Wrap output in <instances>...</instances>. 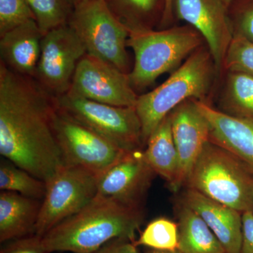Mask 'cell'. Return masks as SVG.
Listing matches in <instances>:
<instances>
[{"mask_svg": "<svg viewBox=\"0 0 253 253\" xmlns=\"http://www.w3.org/2000/svg\"><path fill=\"white\" fill-rule=\"evenodd\" d=\"M56 97L0 63V154L49 182L66 166L55 136Z\"/></svg>", "mask_w": 253, "mask_h": 253, "instance_id": "1", "label": "cell"}, {"mask_svg": "<svg viewBox=\"0 0 253 253\" xmlns=\"http://www.w3.org/2000/svg\"><path fill=\"white\" fill-rule=\"evenodd\" d=\"M144 210L96 196L87 206L42 237L49 253H93L116 239L134 241L144 221Z\"/></svg>", "mask_w": 253, "mask_h": 253, "instance_id": "2", "label": "cell"}, {"mask_svg": "<svg viewBox=\"0 0 253 253\" xmlns=\"http://www.w3.org/2000/svg\"><path fill=\"white\" fill-rule=\"evenodd\" d=\"M214 61L209 50L200 47L154 90L138 96L135 109L141 125L143 146L173 110L189 99L204 100L212 84ZM217 73V71H216Z\"/></svg>", "mask_w": 253, "mask_h": 253, "instance_id": "3", "label": "cell"}, {"mask_svg": "<svg viewBox=\"0 0 253 253\" xmlns=\"http://www.w3.org/2000/svg\"><path fill=\"white\" fill-rule=\"evenodd\" d=\"M186 188L241 213L253 212V172L227 149L209 141L191 169Z\"/></svg>", "mask_w": 253, "mask_h": 253, "instance_id": "4", "label": "cell"}, {"mask_svg": "<svg viewBox=\"0 0 253 253\" xmlns=\"http://www.w3.org/2000/svg\"><path fill=\"white\" fill-rule=\"evenodd\" d=\"M204 41L189 25L160 31H129L127 46L134 51V64L128 76L133 89L147 87L159 76L174 71L186 56L201 47Z\"/></svg>", "mask_w": 253, "mask_h": 253, "instance_id": "5", "label": "cell"}, {"mask_svg": "<svg viewBox=\"0 0 253 253\" xmlns=\"http://www.w3.org/2000/svg\"><path fill=\"white\" fill-rule=\"evenodd\" d=\"M68 24L79 37L86 54L129 74L126 46L129 31L105 0H86L74 5Z\"/></svg>", "mask_w": 253, "mask_h": 253, "instance_id": "6", "label": "cell"}, {"mask_svg": "<svg viewBox=\"0 0 253 253\" xmlns=\"http://www.w3.org/2000/svg\"><path fill=\"white\" fill-rule=\"evenodd\" d=\"M60 113L109 139L126 151L142 149V131L135 106H111L68 94L56 97Z\"/></svg>", "mask_w": 253, "mask_h": 253, "instance_id": "7", "label": "cell"}, {"mask_svg": "<svg viewBox=\"0 0 253 253\" xmlns=\"http://www.w3.org/2000/svg\"><path fill=\"white\" fill-rule=\"evenodd\" d=\"M99 176L77 166H65L46 183L36 228L43 237L65 219L87 206L97 194Z\"/></svg>", "mask_w": 253, "mask_h": 253, "instance_id": "8", "label": "cell"}, {"mask_svg": "<svg viewBox=\"0 0 253 253\" xmlns=\"http://www.w3.org/2000/svg\"><path fill=\"white\" fill-rule=\"evenodd\" d=\"M53 127L66 166L83 168L100 176L128 152L57 109Z\"/></svg>", "mask_w": 253, "mask_h": 253, "instance_id": "9", "label": "cell"}, {"mask_svg": "<svg viewBox=\"0 0 253 253\" xmlns=\"http://www.w3.org/2000/svg\"><path fill=\"white\" fill-rule=\"evenodd\" d=\"M86 54L84 44L69 25L54 28L43 36L34 78L55 97L65 94L78 63Z\"/></svg>", "mask_w": 253, "mask_h": 253, "instance_id": "10", "label": "cell"}, {"mask_svg": "<svg viewBox=\"0 0 253 253\" xmlns=\"http://www.w3.org/2000/svg\"><path fill=\"white\" fill-rule=\"evenodd\" d=\"M66 94L121 107L135 106L138 98L127 73L87 54L78 63Z\"/></svg>", "mask_w": 253, "mask_h": 253, "instance_id": "11", "label": "cell"}, {"mask_svg": "<svg viewBox=\"0 0 253 253\" xmlns=\"http://www.w3.org/2000/svg\"><path fill=\"white\" fill-rule=\"evenodd\" d=\"M156 175L144 150L129 151L99 176L96 196L144 210L145 197Z\"/></svg>", "mask_w": 253, "mask_h": 253, "instance_id": "12", "label": "cell"}, {"mask_svg": "<svg viewBox=\"0 0 253 253\" xmlns=\"http://www.w3.org/2000/svg\"><path fill=\"white\" fill-rule=\"evenodd\" d=\"M174 18L194 28L207 43L216 71L224 61L233 38L227 8L219 0H173Z\"/></svg>", "mask_w": 253, "mask_h": 253, "instance_id": "13", "label": "cell"}, {"mask_svg": "<svg viewBox=\"0 0 253 253\" xmlns=\"http://www.w3.org/2000/svg\"><path fill=\"white\" fill-rule=\"evenodd\" d=\"M170 114L178 156L177 173L170 189L178 192L185 186L195 163L210 141V126L195 99L184 101Z\"/></svg>", "mask_w": 253, "mask_h": 253, "instance_id": "14", "label": "cell"}, {"mask_svg": "<svg viewBox=\"0 0 253 253\" xmlns=\"http://www.w3.org/2000/svg\"><path fill=\"white\" fill-rule=\"evenodd\" d=\"M210 126V141L227 149L253 172V118L231 116L195 100Z\"/></svg>", "mask_w": 253, "mask_h": 253, "instance_id": "15", "label": "cell"}, {"mask_svg": "<svg viewBox=\"0 0 253 253\" xmlns=\"http://www.w3.org/2000/svg\"><path fill=\"white\" fill-rule=\"evenodd\" d=\"M181 200L206 221L225 253L241 252L242 213L189 188L183 193Z\"/></svg>", "mask_w": 253, "mask_h": 253, "instance_id": "16", "label": "cell"}, {"mask_svg": "<svg viewBox=\"0 0 253 253\" xmlns=\"http://www.w3.org/2000/svg\"><path fill=\"white\" fill-rule=\"evenodd\" d=\"M43 36L36 20H31L0 36V63L13 72L34 78Z\"/></svg>", "mask_w": 253, "mask_h": 253, "instance_id": "17", "label": "cell"}, {"mask_svg": "<svg viewBox=\"0 0 253 253\" xmlns=\"http://www.w3.org/2000/svg\"><path fill=\"white\" fill-rule=\"evenodd\" d=\"M42 201L11 191L0 194V241L36 234Z\"/></svg>", "mask_w": 253, "mask_h": 253, "instance_id": "18", "label": "cell"}, {"mask_svg": "<svg viewBox=\"0 0 253 253\" xmlns=\"http://www.w3.org/2000/svg\"><path fill=\"white\" fill-rule=\"evenodd\" d=\"M178 250L181 253H225L206 221L181 200L175 207Z\"/></svg>", "mask_w": 253, "mask_h": 253, "instance_id": "19", "label": "cell"}, {"mask_svg": "<svg viewBox=\"0 0 253 253\" xmlns=\"http://www.w3.org/2000/svg\"><path fill=\"white\" fill-rule=\"evenodd\" d=\"M144 150L145 158L157 175L168 181L169 187L176 179L178 156L169 113L150 136Z\"/></svg>", "mask_w": 253, "mask_h": 253, "instance_id": "20", "label": "cell"}, {"mask_svg": "<svg viewBox=\"0 0 253 253\" xmlns=\"http://www.w3.org/2000/svg\"><path fill=\"white\" fill-rule=\"evenodd\" d=\"M116 17L128 30L153 27L162 20L165 0H105Z\"/></svg>", "mask_w": 253, "mask_h": 253, "instance_id": "21", "label": "cell"}, {"mask_svg": "<svg viewBox=\"0 0 253 253\" xmlns=\"http://www.w3.org/2000/svg\"><path fill=\"white\" fill-rule=\"evenodd\" d=\"M223 106V112L231 116L253 118V76L229 72Z\"/></svg>", "mask_w": 253, "mask_h": 253, "instance_id": "22", "label": "cell"}, {"mask_svg": "<svg viewBox=\"0 0 253 253\" xmlns=\"http://www.w3.org/2000/svg\"><path fill=\"white\" fill-rule=\"evenodd\" d=\"M0 189L42 201L46 183L4 158L0 164Z\"/></svg>", "mask_w": 253, "mask_h": 253, "instance_id": "23", "label": "cell"}, {"mask_svg": "<svg viewBox=\"0 0 253 253\" xmlns=\"http://www.w3.org/2000/svg\"><path fill=\"white\" fill-rule=\"evenodd\" d=\"M40 29L46 34L68 24L74 9L72 0H27Z\"/></svg>", "mask_w": 253, "mask_h": 253, "instance_id": "24", "label": "cell"}, {"mask_svg": "<svg viewBox=\"0 0 253 253\" xmlns=\"http://www.w3.org/2000/svg\"><path fill=\"white\" fill-rule=\"evenodd\" d=\"M134 244L159 251H175L178 249L177 223L166 217L157 218L146 226Z\"/></svg>", "mask_w": 253, "mask_h": 253, "instance_id": "25", "label": "cell"}, {"mask_svg": "<svg viewBox=\"0 0 253 253\" xmlns=\"http://www.w3.org/2000/svg\"><path fill=\"white\" fill-rule=\"evenodd\" d=\"M224 68L229 72L253 76V42L241 36H233L224 59Z\"/></svg>", "mask_w": 253, "mask_h": 253, "instance_id": "26", "label": "cell"}, {"mask_svg": "<svg viewBox=\"0 0 253 253\" xmlns=\"http://www.w3.org/2000/svg\"><path fill=\"white\" fill-rule=\"evenodd\" d=\"M35 19L27 0H0V36Z\"/></svg>", "mask_w": 253, "mask_h": 253, "instance_id": "27", "label": "cell"}, {"mask_svg": "<svg viewBox=\"0 0 253 253\" xmlns=\"http://www.w3.org/2000/svg\"><path fill=\"white\" fill-rule=\"evenodd\" d=\"M233 36L253 42V0H234L227 8Z\"/></svg>", "mask_w": 253, "mask_h": 253, "instance_id": "28", "label": "cell"}, {"mask_svg": "<svg viewBox=\"0 0 253 253\" xmlns=\"http://www.w3.org/2000/svg\"><path fill=\"white\" fill-rule=\"evenodd\" d=\"M0 253H49L44 248L42 237L36 234L11 241Z\"/></svg>", "mask_w": 253, "mask_h": 253, "instance_id": "29", "label": "cell"}, {"mask_svg": "<svg viewBox=\"0 0 253 253\" xmlns=\"http://www.w3.org/2000/svg\"><path fill=\"white\" fill-rule=\"evenodd\" d=\"M93 253H139L134 241L127 239H113Z\"/></svg>", "mask_w": 253, "mask_h": 253, "instance_id": "30", "label": "cell"}, {"mask_svg": "<svg viewBox=\"0 0 253 253\" xmlns=\"http://www.w3.org/2000/svg\"><path fill=\"white\" fill-rule=\"evenodd\" d=\"M242 242L240 253H253V212L243 213Z\"/></svg>", "mask_w": 253, "mask_h": 253, "instance_id": "31", "label": "cell"}, {"mask_svg": "<svg viewBox=\"0 0 253 253\" xmlns=\"http://www.w3.org/2000/svg\"><path fill=\"white\" fill-rule=\"evenodd\" d=\"M174 11H173V0H165V9L162 20L159 26L163 28H167L172 25L174 20Z\"/></svg>", "mask_w": 253, "mask_h": 253, "instance_id": "32", "label": "cell"}, {"mask_svg": "<svg viewBox=\"0 0 253 253\" xmlns=\"http://www.w3.org/2000/svg\"><path fill=\"white\" fill-rule=\"evenodd\" d=\"M146 253H181L179 250L175 251H159V250L151 249Z\"/></svg>", "mask_w": 253, "mask_h": 253, "instance_id": "33", "label": "cell"}, {"mask_svg": "<svg viewBox=\"0 0 253 253\" xmlns=\"http://www.w3.org/2000/svg\"><path fill=\"white\" fill-rule=\"evenodd\" d=\"M224 6H226V8L229 7V5L234 1V0H219Z\"/></svg>", "mask_w": 253, "mask_h": 253, "instance_id": "34", "label": "cell"}, {"mask_svg": "<svg viewBox=\"0 0 253 253\" xmlns=\"http://www.w3.org/2000/svg\"><path fill=\"white\" fill-rule=\"evenodd\" d=\"M73 4L76 5V4H78V3L82 2V1H86V0H72Z\"/></svg>", "mask_w": 253, "mask_h": 253, "instance_id": "35", "label": "cell"}]
</instances>
